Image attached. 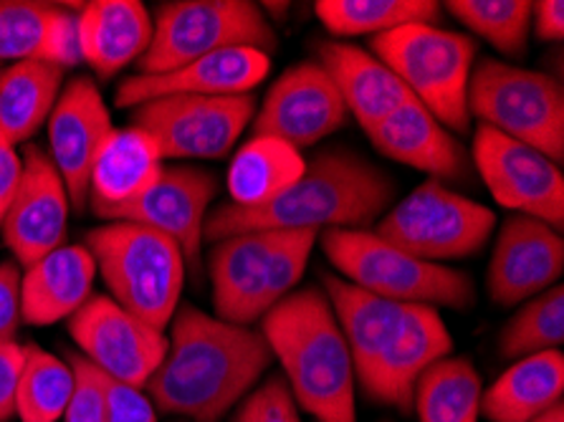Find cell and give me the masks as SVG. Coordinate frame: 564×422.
I'll use <instances>...</instances> for the list:
<instances>
[{"mask_svg":"<svg viewBox=\"0 0 564 422\" xmlns=\"http://www.w3.org/2000/svg\"><path fill=\"white\" fill-rule=\"evenodd\" d=\"M271 361L261 332L183 304L170 322L167 351L144 392L165 415L220 422L253 390Z\"/></svg>","mask_w":564,"mask_h":422,"instance_id":"1","label":"cell"},{"mask_svg":"<svg viewBox=\"0 0 564 422\" xmlns=\"http://www.w3.org/2000/svg\"><path fill=\"white\" fill-rule=\"evenodd\" d=\"M395 183L347 150L319 152L304 175L259 208L218 205L205 218L203 238L218 244L249 230H362L390 208Z\"/></svg>","mask_w":564,"mask_h":422,"instance_id":"2","label":"cell"},{"mask_svg":"<svg viewBox=\"0 0 564 422\" xmlns=\"http://www.w3.org/2000/svg\"><path fill=\"white\" fill-rule=\"evenodd\" d=\"M261 318L296 408L316 422H357L352 355L327 294L314 286L292 291Z\"/></svg>","mask_w":564,"mask_h":422,"instance_id":"3","label":"cell"},{"mask_svg":"<svg viewBox=\"0 0 564 422\" xmlns=\"http://www.w3.org/2000/svg\"><path fill=\"white\" fill-rule=\"evenodd\" d=\"M87 248L109 299L165 332L181 306L185 258L173 240L137 223H107L87 236Z\"/></svg>","mask_w":564,"mask_h":422,"instance_id":"4","label":"cell"},{"mask_svg":"<svg viewBox=\"0 0 564 422\" xmlns=\"http://www.w3.org/2000/svg\"><path fill=\"white\" fill-rule=\"evenodd\" d=\"M372 56L408 86L415 101L451 132H468V84L474 74L476 43L466 33L413 23L372 39Z\"/></svg>","mask_w":564,"mask_h":422,"instance_id":"5","label":"cell"},{"mask_svg":"<svg viewBox=\"0 0 564 422\" xmlns=\"http://www.w3.org/2000/svg\"><path fill=\"white\" fill-rule=\"evenodd\" d=\"M329 263L355 286L398 304L448 306L466 312L476 304L474 281L464 271L410 256L372 230H324Z\"/></svg>","mask_w":564,"mask_h":422,"instance_id":"6","label":"cell"},{"mask_svg":"<svg viewBox=\"0 0 564 422\" xmlns=\"http://www.w3.org/2000/svg\"><path fill=\"white\" fill-rule=\"evenodd\" d=\"M226 48H276V33L267 15L249 0H177L162 3L152 21V41L137 62L142 76L175 68Z\"/></svg>","mask_w":564,"mask_h":422,"instance_id":"7","label":"cell"},{"mask_svg":"<svg viewBox=\"0 0 564 422\" xmlns=\"http://www.w3.org/2000/svg\"><path fill=\"white\" fill-rule=\"evenodd\" d=\"M468 111L484 127L542 152L554 165L564 158V91L550 74L497 58L474 66Z\"/></svg>","mask_w":564,"mask_h":422,"instance_id":"8","label":"cell"},{"mask_svg":"<svg viewBox=\"0 0 564 422\" xmlns=\"http://www.w3.org/2000/svg\"><path fill=\"white\" fill-rule=\"evenodd\" d=\"M494 226L497 215L486 205L431 177L384 213L372 232L421 261L438 263L481 251Z\"/></svg>","mask_w":564,"mask_h":422,"instance_id":"9","label":"cell"},{"mask_svg":"<svg viewBox=\"0 0 564 422\" xmlns=\"http://www.w3.org/2000/svg\"><path fill=\"white\" fill-rule=\"evenodd\" d=\"M256 101L243 97H162L132 111V127L158 144L162 160H218L234 150Z\"/></svg>","mask_w":564,"mask_h":422,"instance_id":"10","label":"cell"},{"mask_svg":"<svg viewBox=\"0 0 564 422\" xmlns=\"http://www.w3.org/2000/svg\"><path fill=\"white\" fill-rule=\"evenodd\" d=\"M474 165L494 201L554 230L564 226V175L542 152L478 125Z\"/></svg>","mask_w":564,"mask_h":422,"instance_id":"11","label":"cell"},{"mask_svg":"<svg viewBox=\"0 0 564 422\" xmlns=\"http://www.w3.org/2000/svg\"><path fill=\"white\" fill-rule=\"evenodd\" d=\"M68 332L82 357L101 375L132 387L148 385L167 351V337L109 296H91L68 316Z\"/></svg>","mask_w":564,"mask_h":422,"instance_id":"12","label":"cell"},{"mask_svg":"<svg viewBox=\"0 0 564 422\" xmlns=\"http://www.w3.org/2000/svg\"><path fill=\"white\" fill-rule=\"evenodd\" d=\"M218 193V180L200 167H162L155 185L119 208L99 213L109 223H137L167 236L181 248L185 269L200 266L203 228L210 201Z\"/></svg>","mask_w":564,"mask_h":422,"instance_id":"13","label":"cell"},{"mask_svg":"<svg viewBox=\"0 0 564 422\" xmlns=\"http://www.w3.org/2000/svg\"><path fill=\"white\" fill-rule=\"evenodd\" d=\"M345 117V101L329 74L319 62H304L271 84L256 115L253 137H276L302 152L337 132Z\"/></svg>","mask_w":564,"mask_h":422,"instance_id":"14","label":"cell"},{"mask_svg":"<svg viewBox=\"0 0 564 422\" xmlns=\"http://www.w3.org/2000/svg\"><path fill=\"white\" fill-rule=\"evenodd\" d=\"M68 191L48 152L29 144L23 152V175L15 191L0 232L15 263L29 269L39 258L56 251L66 240Z\"/></svg>","mask_w":564,"mask_h":422,"instance_id":"15","label":"cell"},{"mask_svg":"<svg viewBox=\"0 0 564 422\" xmlns=\"http://www.w3.org/2000/svg\"><path fill=\"white\" fill-rule=\"evenodd\" d=\"M112 129L109 109L89 76H76L64 86L48 115V158L74 210H84L89 201L91 165Z\"/></svg>","mask_w":564,"mask_h":422,"instance_id":"16","label":"cell"},{"mask_svg":"<svg viewBox=\"0 0 564 422\" xmlns=\"http://www.w3.org/2000/svg\"><path fill=\"white\" fill-rule=\"evenodd\" d=\"M564 240L562 232L527 215L503 220L494 246L486 286L499 306H517L540 296L562 279Z\"/></svg>","mask_w":564,"mask_h":422,"instance_id":"17","label":"cell"},{"mask_svg":"<svg viewBox=\"0 0 564 422\" xmlns=\"http://www.w3.org/2000/svg\"><path fill=\"white\" fill-rule=\"evenodd\" d=\"M453 337L441 312L425 304H405L398 332L392 334L378 365L360 382L375 402L413 412V392L425 369L448 357Z\"/></svg>","mask_w":564,"mask_h":422,"instance_id":"18","label":"cell"},{"mask_svg":"<svg viewBox=\"0 0 564 422\" xmlns=\"http://www.w3.org/2000/svg\"><path fill=\"white\" fill-rule=\"evenodd\" d=\"M271 68L269 54L256 48H226L175 68L170 74H134L117 89V107L134 109L162 97H243L251 94Z\"/></svg>","mask_w":564,"mask_h":422,"instance_id":"19","label":"cell"},{"mask_svg":"<svg viewBox=\"0 0 564 422\" xmlns=\"http://www.w3.org/2000/svg\"><path fill=\"white\" fill-rule=\"evenodd\" d=\"M279 230H249L218 240L208 271L218 318L249 326L269 312V266Z\"/></svg>","mask_w":564,"mask_h":422,"instance_id":"20","label":"cell"},{"mask_svg":"<svg viewBox=\"0 0 564 422\" xmlns=\"http://www.w3.org/2000/svg\"><path fill=\"white\" fill-rule=\"evenodd\" d=\"M372 148L400 165L429 172L433 180H464L468 154L438 119L421 101H408L367 129Z\"/></svg>","mask_w":564,"mask_h":422,"instance_id":"21","label":"cell"},{"mask_svg":"<svg viewBox=\"0 0 564 422\" xmlns=\"http://www.w3.org/2000/svg\"><path fill=\"white\" fill-rule=\"evenodd\" d=\"M319 66L335 82L345 109L360 127L372 129L384 117L413 101V94L378 56L355 43L329 41L319 46Z\"/></svg>","mask_w":564,"mask_h":422,"instance_id":"22","label":"cell"},{"mask_svg":"<svg viewBox=\"0 0 564 422\" xmlns=\"http://www.w3.org/2000/svg\"><path fill=\"white\" fill-rule=\"evenodd\" d=\"M97 263L87 246H58L23 271L21 318L48 326L68 318L91 299Z\"/></svg>","mask_w":564,"mask_h":422,"instance_id":"23","label":"cell"},{"mask_svg":"<svg viewBox=\"0 0 564 422\" xmlns=\"http://www.w3.org/2000/svg\"><path fill=\"white\" fill-rule=\"evenodd\" d=\"M79 51L99 79H112L127 64L140 62L152 41V19L137 0H97L76 13Z\"/></svg>","mask_w":564,"mask_h":422,"instance_id":"24","label":"cell"},{"mask_svg":"<svg viewBox=\"0 0 564 422\" xmlns=\"http://www.w3.org/2000/svg\"><path fill=\"white\" fill-rule=\"evenodd\" d=\"M162 167V154L148 132L137 127L112 129L91 165L89 201L94 213L134 201L155 185Z\"/></svg>","mask_w":564,"mask_h":422,"instance_id":"25","label":"cell"},{"mask_svg":"<svg viewBox=\"0 0 564 422\" xmlns=\"http://www.w3.org/2000/svg\"><path fill=\"white\" fill-rule=\"evenodd\" d=\"M324 291L337 316V324L352 355L357 380H365L370 369L378 365L384 347H388L392 334L398 332L400 318H403L405 304L375 296L355 283L337 275H322Z\"/></svg>","mask_w":564,"mask_h":422,"instance_id":"26","label":"cell"},{"mask_svg":"<svg viewBox=\"0 0 564 422\" xmlns=\"http://www.w3.org/2000/svg\"><path fill=\"white\" fill-rule=\"evenodd\" d=\"M564 392L560 349L521 357L481 394V415L491 422H534L557 408Z\"/></svg>","mask_w":564,"mask_h":422,"instance_id":"27","label":"cell"},{"mask_svg":"<svg viewBox=\"0 0 564 422\" xmlns=\"http://www.w3.org/2000/svg\"><path fill=\"white\" fill-rule=\"evenodd\" d=\"M306 160L276 137H251L228 167V193L238 208H259L304 175Z\"/></svg>","mask_w":564,"mask_h":422,"instance_id":"28","label":"cell"},{"mask_svg":"<svg viewBox=\"0 0 564 422\" xmlns=\"http://www.w3.org/2000/svg\"><path fill=\"white\" fill-rule=\"evenodd\" d=\"M64 72L41 58L15 62L0 74V129L13 144L29 142L48 122Z\"/></svg>","mask_w":564,"mask_h":422,"instance_id":"29","label":"cell"},{"mask_svg":"<svg viewBox=\"0 0 564 422\" xmlns=\"http://www.w3.org/2000/svg\"><path fill=\"white\" fill-rule=\"evenodd\" d=\"M481 377L464 357H443L425 369L413 392L417 422H478Z\"/></svg>","mask_w":564,"mask_h":422,"instance_id":"30","label":"cell"},{"mask_svg":"<svg viewBox=\"0 0 564 422\" xmlns=\"http://www.w3.org/2000/svg\"><path fill=\"white\" fill-rule=\"evenodd\" d=\"M314 11L335 36H380L403 25L435 23L441 6L433 0H319Z\"/></svg>","mask_w":564,"mask_h":422,"instance_id":"31","label":"cell"},{"mask_svg":"<svg viewBox=\"0 0 564 422\" xmlns=\"http://www.w3.org/2000/svg\"><path fill=\"white\" fill-rule=\"evenodd\" d=\"M74 392V369L39 347H25L23 372L15 392V418L21 422H56L64 418Z\"/></svg>","mask_w":564,"mask_h":422,"instance_id":"32","label":"cell"},{"mask_svg":"<svg viewBox=\"0 0 564 422\" xmlns=\"http://www.w3.org/2000/svg\"><path fill=\"white\" fill-rule=\"evenodd\" d=\"M532 6L527 0H451L443 8L501 54L519 58L532 31Z\"/></svg>","mask_w":564,"mask_h":422,"instance_id":"33","label":"cell"},{"mask_svg":"<svg viewBox=\"0 0 564 422\" xmlns=\"http://www.w3.org/2000/svg\"><path fill=\"white\" fill-rule=\"evenodd\" d=\"M564 342V289L554 283L514 314L503 326L499 347L509 359L560 349Z\"/></svg>","mask_w":564,"mask_h":422,"instance_id":"34","label":"cell"},{"mask_svg":"<svg viewBox=\"0 0 564 422\" xmlns=\"http://www.w3.org/2000/svg\"><path fill=\"white\" fill-rule=\"evenodd\" d=\"M58 6L33 0H0V62L39 58L41 43Z\"/></svg>","mask_w":564,"mask_h":422,"instance_id":"35","label":"cell"},{"mask_svg":"<svg viewBox=\"0 0 564 422\" xmlns=\"http://www.w3.org/2000/svg\"><path fill=\"white\" fill-rule=\"evenodd\" d=\"M74 392L68 398L64 422H107V377L82 355H72Z\"/></svg>","mask_w":564,"mask_h":422,"instance_id":"36","label":"cell"},{"mask_svg":"<svg viewBox=\"0 0 564 422\" xmlns=\"http://www.w3.org/2000/svg\"><path fill=\"white\" fill-rule=\"evenodd\" d=\"M236 422H302V415L284 377H271L241 402Z\"/></svg>","mask_w":564,"mask_h":422,"instance_id":"37","label":"cell"},{"mask_svg":"<svg viewBox=\"0 0 564 422\" xmlns=\"http://www.w3.org/2000/svg\"><path fill=\"white\" fill-rule=\"evenodd\" d=\"M41 62H46L51 66L62 68H72L82 62V51H79V29H76V13L66 11L64 6H58V11L51 19L44 43H41Z\"/></svg>","mask_w":564,"mask_h":422,"instance_id":"38","label":"cell"},{"mask_svg":"<svg viewBox=\"0 0 564 422\" xmlns=\"http://www.w3.org/2000/svg\"><path fill=\"white\" fill-rule=\"evenodd\" d=\"M107 422H158V410L142 387L107 377Z\"/></svg>","mask_w":564,"mask_h":422,"instance_id":"39","label":"cell"},{"mask_svg":"<svg viewBox=\"0 0 564 422\" xmlns=\"http://www.w3.org/2000/svg\"><path fill=\"white\" fill-rule=\"evenodd\" d=\"M21 266L0 263V342H11L21 324Z\"/></svg>","mask_w":564,"mask_h":422,"instance_id":"40","label":"cell"},{"mask_svg":"<svg viewBox=\"0 0 564 422\" xmlns=\"http://www.w3.org/2000/svg\"><path fill=\"white\" fill-rule=\"evenodd\" d=\"M25 347L19 342H0V422L15 418V392L23 372Z\"/></svg>","mask_w":564,"mask_h":422,"instance_id":"41","label":"cell"},{"mask_svg":"<svg viewBox=\"0 0 564 422\" xmlns=\"http://www.w3.org/2000/svg\"><path fill=\"white\" fill-rule=\"evenodd\" d=\"M23 175V160L15 152V144L8 140L3 129H0V223H3L8 205H11L15 191H19Z\"/></svg>","mask_w":564,"mask_h":422,"instance_id":"42","label":"cell"},{"mask_svg":"<svg viewBox=\"0 0 564 422\" xmlns=\"http://www.w3.org/2000/svg\"><path fill=\"white\" fill-rule=\"evenodd\" d=\"M532 25L542 41H562L564 36V3L562 0H542L532 6Z\"/></svg>","mask_w":564,"mask_h":422,"instance_id":"43","label":"cell"},{"mask_svg":"<svg viewBox=\"0 0 564 422\" xmlns=\"http://www.w3.org/2000/svg\"><path fill=\"white\" fill-rule=\"evenodd\" d=\"M534 422H536V420H534Z\"/></svg>","mask_w":564,"mask_h":422,"instance_id":"44","label":"cell"}]
</instances>
